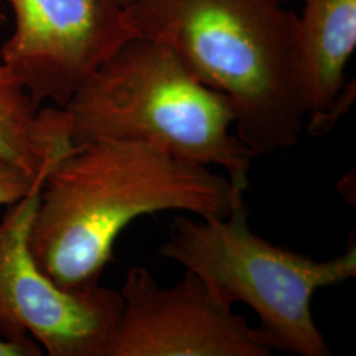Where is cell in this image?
Wrapping results in <instances>:
<instances>
[{"instance_id":"cell-1","label":"cell","mask_w":356,"mask_h":356,"mask_svg":"<svg viewBox=\"0 0 356 356\" xmlns=\"http://www.w3.org/2000/svg\"><path fill=\"white\" fill-rule=\"evenodd\" d=\"M245 197L222 172L129 141L79 144L40 191L29 247L65 289L99 284L135 219L163 211L226 216Z\"/></svg>"},{"instance_id":"cell-2","label":"cell","mask_w":356,"mask_h":356,"mask_svg":"<svg viewBox=\"0 0 356 356\" xmlns=\"http://www.w3.org/2000/svg\"><path fill=\"white\" fill-rule=\"evenodd\" d=\"M126 13L135 36L165 44L229 97L235 134L256 156L297 144L305 116L296 85L298 16L280 0H134Z\"/></svg>"},{"instance_id":"cell-3","label":"cell","mask_w":356,"mask_h":356,"mask_svg":"<svg viewBox=\"0 0 356 356\" xmlns=\"http://www.w3.org/2000/svg\"><path fill=\"white\" fill-rule=\"evenodd\" d=\"M76 145L129 141L181 160L216 166L247 193L254 154L231 132L229 97L202 83L168 45L135 38L64 107Z\"/></svg>"},{"instance_id":"cell-4","label":"cell","mask_w":356,"mask_h":356,"mask_svg":"<svg viewBox=\"0 0 356 356\" xmlns=\"http://www.w3.org/2000/svg\"><path fill=\"white\" fill-rule=\"evenodd\" d=\"M159 254L201 277L223 302L251 307L273 350L331 355L312 301L321 289L355 277L354 235L343 254L312 259L254 234L243 197L226 216H175Z\"/></svg>"},{"instance_id":"cell-5","label":"cell","mask_w":356,"mask_h":356,"mask_svg":"<svg viewBox=\"0 0 356 356\" xmlns=\"http://www.w3.org/2000/svg\"><path fill=\"white\" fill-rule=\"evenodd\" d=\"M40 191L0 216V335L31 338L51 356H107L123 307L120 292L101 284L65 289L38 267L29 234Z\"/></svg>"},{"instance_id":"cell-6","label":"cell","mask_w":356,"mask_h":356,"mask_svg":"<svg viewBox=\"0 0 356 356\" xmlns=\"http://www.w3.org/2000/svg\"><path fill=\"white\" fill-rule=\"evenodd\" d=\"M15 32L0 58L36 104L64 108L128 40L118 0H10Z\"/></svg>"},{"instance_id":"cell-7","label":"cell","mask_w":356,"mask_h":356,"mask_svg":"<svg viewBox=\"0 0 356 356\" xmlns=\"http://www.w3.org/2000/svg\"><path fill=\"white\" fill-rule=\"evenodd\" d=\"M120 296L107 356L272 355L267 335L191 270L165 288L147 268H131Z\"/></svg>"},{"instance_id":"cell-8","label":"cell","mask_w":356,"mask_h":356,"mask_svg":"<svg viewBox=\"0 0 356 356\" xmlns=\"http://www.w3.org/2000/svg\"><path fill=\"white\" fill-rule=\"evenodd\" d=\"M356 48V0H305L296 33V85L304 115L326 110L346 85Z\"/></svg>"},{"instance_id":"cell-9","label":"cell","mask_w":356,"mask_h":356,"mask_svg":"<svg viewBox=\"0 0 356 356\" xmlns=\"http://www.w3.org/2000/svg\"><path fill=\"white\" fill-rule=\"evenodd\" d=\"M76 147L65 108L40 110L22 82L0 64V159L45 182Z\"/></svg>"},{"instance_id":"cell-10","label":"cell","mask_w":356,"mask_h":356,"mask_svg":"<svg viewBox=\"0 0 356 356\" xmlns=\"http://www.w3.org/2000/svg\"><path fill=\"white\" fill-rule=\"evenodd\" d=\"M44 181L28 175L26 170L0 159V207L11 206L32 191L42 189Z\"/></svg>"},{"instance_id":"cell-11","label":"cell","mask_w":356,"mask_h":356,"mask_svg":"<svg viewBox=\"0 0 356 356\" xmlns=\"http://www.w3.org/2000/svg\"><path fill=\"white\" fill-rule=\"evenodd\" d=\"M354 99H355V79H353L351 83L344 85L341 94L326 110H323L318 114L312 115V122L307 126V131L314 136L326 135L338 122V119L351 108Z\"/></svg>"},{"instance_id":"cell-12","label":"cell","mask_w":356,"mask_h":356,"mask_svg":"<svg viewBox=\"0 0 356 356\" xmlns=\"http://www.w3.org/2000/svg\"><path fill=\"white\" fill-rule=\"evenodd\" d=\"M42 348L33 339L10 341L0 335V356H41Z\"/></svg>"},{"instance_id":"cell-13","label":"cell","mask_w":356,"mask_h":356,"mask_svg":"<svg viewBox=\"0 0 356 356\" xmlns=\"http://www.w3.org/2000/svg\"><path fill=\"white\" fill-rule=\"evenodd\" d=\"M118 1L120 3V6H123V7L126 8V7H128L134 0H118Z\"/></svg>"}]
</instances>
